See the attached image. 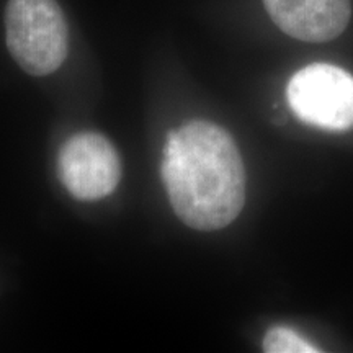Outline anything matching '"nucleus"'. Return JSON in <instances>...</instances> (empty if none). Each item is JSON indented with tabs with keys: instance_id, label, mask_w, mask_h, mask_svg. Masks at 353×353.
Here are the masks:
<instances>
[{
	"instance_id": "nucleus-1",
	"label": "nucleus",
	"mask_w": 353,
	"mask_h": 353,
	"mask_svg": "<svg viewBox=\"0 0 353 353\" xmlns=\"http://www.w3.org/2000/svg\"><path fill=\"white\" fill-rule=\"evenodd\" d=\"M162 180L175 214L196 231H218L241 214L245 169L236 141L211 121H190L170 131Z\"/></svg>"
},
{
	"instance_id": "nucleus-2",
	"label": "nucleus",
	"mask_w": 353,
	"mask_h": 353,
	"mask_svg": "<svg viewBox=\"0 0 353 353\" xmlns=\"http://www.w3.org/2000/svg\"><path fill=\"white\" fill-rule=\"evenodd\" d=\"M6 34L12 57L30 76L52 74L68 56V21L56 0H8Z\"/></svg>"
},
{
	"instance_id": "nucleus-3",
	"label": "nucleus",
	"mask_w": 353,
	"mask_h": 353,
	"mask_svg": "<svg viewBox=\"0 0 353 353\" xmlns=\"http://www.w3.org/2000/svg\"><path fill=\"white\" fill-rule=\"evenodd\" d=\"M286 99L306 125L329 131L353 128V76L337 65L314 63L290 79Z\"/></svg>"
},
{
	"instance_id": "nucleus-4",
	"label": "nucleus",
	"mask_w": 353,
	"mask_h": 353,
	"mask_svg": "<svg viewBox=\"0 0 353 353\" xmlns=\"http://www.w3.org/2000/svg\"><path fill=\"white\" fill-rule=\"evenodd\" d=\"M61 183L79 201H97L114 192L121 161L103 134L83 131L65 141L57 157Z\"/></svg>"
},
{
	"instance_id": "nucleus-5",
	"label": "nucleus",
	"mask_w": 353,
	"mask_h": 353,
	"mask_svg": "<svg viewBox=\"0 0 353 353\" xmlns=\"http://www.w3.org/2000/svg\"><path fill=\"white\" fill-rule=\"evenodd\" d=\"M281 32L307 43H325L347 28L350 0H263Z\"/></svg>"
},
{
	"instance_id": "nucleus-6",
	"label": "nucleus",
	"mask_w": 353,
	"mask_h": 353,
	"mask_svg": "<svg viewBox=\"0 0 353 353\" xmlns=\"http://www.w3.org/2000/svg\"><path fill=\"white\" fill-rule=\"evenodd\" d=\"M263 352L267 353H317L321 352L314 343H311L296 330L275 325L265 334Z\"/></svg>"
}]
</instances>
